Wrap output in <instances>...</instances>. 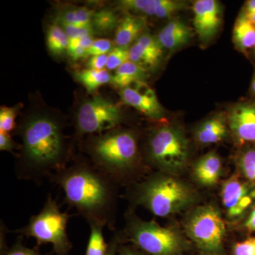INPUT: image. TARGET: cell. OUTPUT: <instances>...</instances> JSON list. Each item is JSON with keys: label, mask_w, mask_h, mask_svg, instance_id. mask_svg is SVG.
<instances>
[{"label": "cell", "mask_w": 255, "mask_h": 255, "mask_svg": "<svg viewBox=\"0 0 255 255\" xmlns=\"http://www.w3.org/2000/svg\"><path fill=\"white\" fill-rule=\"evenodd\" d=\"M90 226V236L87 244L85 255H106L108 251L103 236L104 226L97 223H92Z\"/></svg>", "instance_id": "obj_24"}, {"label": "cell", "mask_w": 255, "mask_h": 255, "mask_svg": "<svg viewBox=\"0 0 255 255\" xmlns=\"http://www.w3.org/2000/svg\"><path fill=\"white\" fill-rule=\"evenodd\" d=\"M233 255H255V238L236 243L233 248Z\"/></svg>", "instance_id": "obj_33"}, {"label": "cell", "mask_w": 255, "mask_h": 255, "mask_svg": "<svg viewBox=\"0 0 255 255\" xmlns=\"http://www.w3.org/2000/svg\"><path fill=\"white\" fill-rule=\"evenodd\" d=\"M50 179L63 190L65 201L86 219L114 229L118 184L93 164L78 161L57 171Z\"/></svg>", "instance_id": "obj_1"}, {"label": "cell", "mask_w": 255, "mask_h": 255, "mask_svg": "<svg viewBox=\"0 0 255 255\" xmlns=\"http://www.w3.org/2000/svg\"><path fill=\"white\" fill-rule=\"evenodd\" d=\"M93 41L94 40L92 38V36L69 39L68 53H70V52L80 48L88 50L91 47Z\"/></svg>", "instance_id": "obj_35"}, {"label": "cell", "mask_w": 255, "mask_h": 255, "mask_svg": "<svg viewBox=\"0 0 255 255\" xmlns=\"http://www.w3.org/2000/svg\"><path fill=\"white\" fill-rule=\"evenodd\" d=\"M129 60V48L116 46L108 54L107 68L117 70L119 67Z\"/></svg>", "instance_id": "obj_29"}, {"label": "cell", "mask_w": 255, "mask_h": 255, "mask_svg": "<svg viewBox=\"0 0 255 255\" xmlns=\"http://www.w3.org/2000/svg\"><path fill=\"white\" fill-rule=\"evenodd\" d=\"M59 24L63 27L69 39L92 36L93 33H95V29L92 27V25L78 26L67 24V23H59Z\"/></svg>", "instance_id": "obj_31"}, {"label": "cell", "mask_w": 255, "mask_h": 255, "mask_svg": "<svg viewBox=\"0 0 255 255\" xmlns=\"http://www.w3.org/2000/svg\"><path fill=\"white\" fill-rule=\"evenodd\" d=\"M69 38L63 27L57 22L48 26L46 33V44L51 54L62 56L68 53Z\"/></svg>", "instance_id": "obj_23"}, {"label": "cell", "mask_w": 255, "mask_h": 255, "mask_svg": "<svg viewBox=\"0 0 255 255\" xmlns=\"http://www.w3.org/2000/svg\"><path fill=\"white\" fill-rule=\"evenodd\" d=\"M146 26L143 16L127 14L119 21L116 31L115 43L117 46L128 48L141 36Z\"/></svg>", "instance_id": "obj_16"}, {"label": "cell", "mask_w": 255, "mask_h": 255, "mask_svg": "<svg viewBox=\"0 0 255 255\" xmlns=\"http://www.w3.org/2000/svg\"><path fill=\"white\" fill-rule=\"evenodd\" d=\"M163 49L157 38L149 33H142L129 48V60L147 71L158 66Z\"/></svg>", "instance_id": "obj_14"}, {"label": "cell", "mask_w": 255, "mask_h": 255, "mask_svg": "<svg viewBox=\"0 0 255 255\" xmlns=\"http://www.w3.org/2000/svg\"><path fill=\"white\" fill-rule=\"evenodd\" d=\"M239 166L245 177L255 184V149H248L242 154Z\"/></svg>", "instance_id": "obj_28"}, {"label": "cell", "mask_w": 255, "mask_h": 255, "mask_svg": "<svg viewBox=\"0 0 255 255\" xmlns=\"http://www.w3.org/2000/svg\"><path fill=\"white\" fill-rule=\"evenodd\" d=\"M122 100L152 120L164 118V110L155 92L145 82H137L121 90Z\"/></svg>", "instance_id": "obj_10"}, {"label": "cell", "mask_w": 255, "mask_h": 255, "mask_svg": "<svg viewBox=\"0 0 255 255\" xmlns=\"http://www.w3.org/2000/svg\"><path fill=\"white\" fill-rule=\"evenodd\" d=\"M17 147L16 142L13 140L9 133L0 132V150L11 152Z\"/></svg>", "instance_id": "obj_37"}, {"label": "cell", "mask_w": 255, "mask_h": 255, "mask_svg": "<svg viewBox=\"0 0 255 255\" xmlns=\"http://www.w3.org/2000/svg\"><path fill=\"white\" fill-rule=\"evenodd\" d=\"M254 49H255V48H254Z\"/></svg>", "instance_id": "obj_45"}, {"label": "cell", "mask_w": 255, "mask_h": 255, "mask_svg": "<svg viewBox=\"0 0 255 255\" xmlns=\"http://www.w3.org/2000/svg\"><path fill=\"white\" fill-rule=\"evenodd\" d=\"M123 121L119 106L103 97L85 101L79 108L76 130L79 135H94L114 130Z\"/></svg>", "instance_id": "obj_9"}, {"label": "cell", "mask_w": 255, "mask_h": 255, "mask_svg": "<svg viewBox=\"0 0 255 255\" xmlns=\"http://www.w3.org/2000/svg\"><path fill=\"white\" fill-rule=\"evenodd\" d=\"M145 255L142 254L140 251L134 249V248H130L128 246H124L122 245H119L118 251H117V255Z\"/></svg>", "instance_id": "obj_39"}, {"label": "cell", "mask_w": 255, "mask_h": 255, "mask_svg": "<svg viewBox=\"0 0 255 255\" xmlns=\"http://www.w3.org/2000/svg\"><path fill=\"white\" fill-rule=\"evenodd\" d=\"M233 40L236 48L247 53L255 47V26L247 17L244 11L238 16L233 32Z\"/></svg>", "instance_id": "obj_19"}, {"label": "cell", "mask_w": 255, "mask_h": 255, "mask_svg": "<svg viewBox=\"0 0 255 255\" xmlns=\"http://www.w3.org/2000/svg\"><path fill=\"white\" fill-rule=\"evenodd\" d=\"M16 108L1 107L0 109V132L9 133L15 128Z\"/></svg>", "instance_id": "obj_30"}, {"label": "cell", "mask_w": 255, "mask_h": 255, "mask_svg": "<svg viewBox=\"0 0 255 255\" xmlns=\"http://www.w3.org/2000/svg\"><path fill=\"white\" fill-rule=\"evenodd\" d=\"M187 3L175 0H157L155 16L159 18H169L178 11L184 9Z\"/></svg>", "instance_id": "obj_27"}, {"label": "cell", "mask_w": 255, "mask_h": 255, "mask_svg": "<svg viewBox=\"0 0 255 255\" xmlns=\"http://www.w3.org/2000/svg\"><path fill=\"white\" fill-rule=\"evenodd\" d=\"M255 11V0H249L247 1L246 8H245V12H253Z\"/></svg>", "instance_id": "obj_42"}, {"label": "cell", "mask_w": 255, "mask_h": 255, "mask_svg": "<svg viewBox=\"0 0 255 255\" xmlns=\"http://www.w3.org/2000/svg\"><path fill=\"white\" fill-rule=\"evenodd\" d=\"M246 226L250 231H255V206L251 211L248 221H246Z\"/></svg>", "instance_id": "obj_41"}, {"label": "cell", "mask_w": 255, "mask_h": 255, "mask_svg": "<svg viewBox=\"0 0 255 255\" xmlns=\"http://www.w3.org/2000/svg\"><path fill=\"white\" fill-rule=\"evenodd\" d=\"M221 171L222 163L221 159L214 152L203 156L194 167V174L196 180L206 187L214 186L218 182Z\"/></svg>", "instance_id": "obj_17"}, {"label": "cell", "mask_w": 255, "mask_h": 255, "mask_svg": "<svg viewBox=\"0 0 255 255\" xmlns=\"http://www.w3.org/2000/svg\"><path fill=\"white\" fill-rule=\"evenodd\" d=\"M119 21L117 15L112 10L103 9L95 13L92 25L95 31L107 33L117 28Z\"/></svg>", "instance_id": "obj_25"}, {"label": "cell", "mask_w": 255, "mask_h": 255, "mask_svg": "<svg viewBox=\"0 0 255 255\" xmlns=\"http://www.w3.org/2000/svg\"><path fill=\"white\" fill-rule=\"evenodd\" d=\"M193 24L201 41L212 39L223 21V8L216 0H197L193 4Z\"/></svg>", "instance_id": "obj_11"}, {"label": "cell", "mask_w": 255, "mask_h": 255, "mask_svg": "<svg viewBox=\"0 0 255 255\" xmlns=\"http://www.w3.org/2000/svg\"><path fill=\"white\" fill-rule=\"evenodd\" d=\"M118 4L122 9L141 13L147 16L155 14L157 0H122Z\"/></svg>", "instance_id": "obj_26"}, {"label": "cell", "mask_w": 255, "mask_h": 255, "mask_svg": "<svg viewBox=\"0 0 255 255\" xmlns=\"http://www.w3.org/2000/svg\"><path fill=\"white\" fill-rule=\"evenodd\" d=\"M87 50L84 49V48H80L74 50L73 51L70 52L68 54L72 60L76 61V60L82 59V58H87Z\"/></svg>", "instance_id": "obj_40"}, {"label": "cell", "mask_w": 255, "mask_h": 255, "mask_svg": "<svg viewBox=\"0 0 255 255\" xmlns=\"http://www.w3.org/2000/svg\"><path fill=\"white\" fill-rule=\"evenodd\" d=\"M245 14H246L247 17H248V19L251 21L252 23L255 26V11H253V12L246 13L244 11Z\"/></svg>", "instance_id": "obj_43"}, {"label": "cell", "mask_w": 255, "mask_h": 255, "mask_svg": "<svg viewBox=\"0 0 255 255\" xmlns=\"http://www.w3.org/2000/svg\"><path fill=\"white\" fill-rule=\"evenodd\" d=\"M193 36L192 29L180 19H174L167 23L157 38L164 49L174 51L185 46Z\"/></svg>", "instance_id": "obj_15"}, {"label": "cell", "mask_w": 255, "mask_h": 255, "mask_svg": "<svg viewBox=\"0 0 255 255\" xmlns=\"http://www.w3.org/2000/svg\"><path fill=\"white\" fill-rule=\"evenodd\" d=\"M112 76L107 70L92 69L80 70L75 75V79L90 92H95L102 85L112 82Z\"/></svg>", "instance_id": "obj_21"}, {"label": "cell", "mask_w": 255, "mask_h": 255, "mask_svg": "<svg viewBox=\"0 0 255 255\" xmlns=\"http://www.w3.org/2000/svg\"><path fill=\"white\" fill-rule=\"evenodd\" d=\"M251 90L253 95L255 96V75L254 78H253V82H252Z\"/></svg>", "instance_id": "obj_44"}, {"label": "cell", "mask_w": 255, "mask_h": 255, "mask_svg": "<svg viewBox=\"0 0 255 255\" xmlns=\"http://www.w3.org/2000/svg\"><path fill=\"white\" fill-rule=\"evenodd\" d=\"M95 13L93 10L84 6L67 8L58 14L55 22L78 26H90Z\"/></svg>", "instance_id": "obj_22"}, {"label": "cell", "mask_w": 255, "mask_h": 255, "mask_svg": "<svg viewBox=\"0 0 255 255\" xmlns=\"http://www.w3.org/2000/svg\"><path fill=\"white\" fill-rule=\"evenodd\" d=\"M147 159L152 165L168 173L182 170L189 155V142L184 132L173 126H162L151 132Z\"/></svg>", "instance_id": "obj_7"}, {"label": "cell", "mask_w": 255, "mask_h": 255, "mask_svg": "<svg viewBox=\"0 0 255 255\" xmlns=\"http://www.w3.org/2000/svg\"><path fill=\"white\" fill-rule=\"evenodd\" d=\"M195 196L180 181L164 175L149 177L138 184L131 199L156 216L167 217L183 211L194 203Z\"/></svg>", "instance_id": "obj_4"}, {"label": "cell", "mask_w": 255, "mask_h": 255, "mask_svg": "<svg viewBox=\"0 0 255 255\" xmlns=\"http://www.w3.org/2000/svg\"><path fill=\"white\" fill-rule=\"evenodd\" d=\"M228 133V124L221 116H216L201 124L196 132V138L201 144L216 143Z\"/></svg>", "instance_id": "obj_18"}, {"label": "cell", "mask_w": 255, "mask_h": 255, "mask_svg": "<svg viewBox=\"0 0 255 255\" xmlns=\"http://www.w3.org/2000/svg\"><path fill=\"white\" fill-rule=\"evenodd\" d=\"M107 55H95L90 57L87 63V69L92 70H105L107 64Z\"/></svg>", "instance_id": "obj_36"}, {"label": "cell", "mask_w": 255, "mask_h": 255, "mask_svg": "<svg viewBox=\"0 0 255 255\" xmlns=\"http://www.w3.org/2000/svg\"><path fill=\"white\" fill-rule=\"evenodd\" d=\"M135 132L114 129L92 136L86 150L94 164L117 184H122L138 166V148Z\"/></svg>", "instance_id": "obj_3"}, {"label": "cell", "mask_w": 255, "mask_h": 255, "mask_svg": "<svg viewBox=\"0 0 255 255\" xmlns=\"http://www.w3.org/2000/svg\"><path fill=\"white\" fill-rule=\"evenodd\" d=\"M147 78V70L128 60L116 70L111 83L123 90L132 84L145 82Z\"/></svg>", "instance_id": "obj_20"}, {"label": "cell", "mask_w": 255, "mask_h": 255, "mask_svg": "<svg viewBox=\"0 0 255 255\" xmlns=\"http://www.w3.org/2000/svg\"><path fill=\"white\" fill-rule=\"evenodd\" d=\"M228 122L239 143L255 142V103L235 106L228 114Z\"/></svg>", "instance_id": "obj_13"}, {"label": "cell", "mask_w": 255, "mask_h": 255, "mask_svg": "<svg viewBox=\"0 0 255 255\" xmlns=\"http://www.w3.org/2000/svg\"><path fill=\"white\" fill-rule=\"evenodd\" d=\"M70 217L68 213L61 211L57 201L50 194L41 211L32 216L26 226L15 232L35 238L36 249L42 245L51 244L55 255H68L73 248L67 233Z\"/></svg>", "instance_id": "obj_5"}, {"label": "cell", "mask_w": 255, "mask_h": 255, "mask_svg": "<svg viewBox=\"0 0 255 255\" xmlns=\"http://www.w3.org/2000/svg\"><path fill=\"white\" fill-rule=\"evenodd\" d=\"M120 244V240H119L118 234L117 233L114 235L112 239L111 240L110 243H109L108 251H107V255H117V251H118V248Z\"/></svg>", "instance_id": "obj_38"}, {"label": "cell", "mask_w": 255, "mask_h": 255, "mask_svg": "<svg viewBox=\"0 0 255 255\" xmlns=\"http://www.w3.org/2000/svg\"><path fill=\"white\" fill-rule=\"evenodd\" d=\"M113 49V43L107 38L94 40L91 47L87 50V58L95 55H107Z\"/></svg>", "instance_id": "obj_32"}, {"label": "cell", "mask_w": 255, "mask_h": 255, "mask_svg": "<svg viewBox=\"0 0 255 255\" xmlns=\"http://www.w3.org/2000/svg\"><path fill=\"white\" fill-rule=\"evenodd\" d=\"M185 231L191 241L205 255H223L226 223L214 206H201L189 216Z\"/></svg>", "instance_id": "obj_8"}, {"label": "cell", "mask_w": 255, "mask_h": 255, "mask_svg": "<svg viewBox=\"0 0 255 255\" xmlns=\"http://www.w3.org/2000/svg\"><path fill=\"white\" fill-rule=\"evenodd\" d=\"M221 198L228 215L231 218L241 216L251 205L255 199V189L237 177H233L223 184Z\"/></svg>", "instance_id": "obj_12"}, {"label": "cell", "mask_w": 255, "mask_h": 255, "mask_svg": "<svg viewBox=\"0 0 255 255\" xmlns=\"http://www.w3.org/2000/svg\"><path fill=\"white\" fill-rule=\"evenodd\" d=\"M22 154L16 169L20 179L40 183L66 167L67 147L60 124L51 117L35 116L20 130Z\"/></svg>", "instance_id": "obj_2"}, {"label": "cell", "mask_w": 255, "mask_h": 255, "mask_svg": "<svg viewBox=\"0 0 255 255\" xmlns=\"http://www.w3.org/2000/svg\"><path fill=\"white\" fill-rule=\"evenodd\" d=\"M127 219L124 236L117 233L121 243L132 242L150 255H180L188 248L184 238L173 228L162 227L154 221H142L132 215Z\"/></svg>", "instance_id": "obj_6"}, {"label": "cell", "mask_w": 255, "mask_h": 255, "mask_svg": "<svg viewBox=\"0 0 255 255\" xmlns=\"http://www.w3.org/2000/svg\"><path fill=\"white\" fill-rule=\"evenodd\" d=\"M1 255H42L41 253H38L37 249H30V248H26L23 246L22 241L21 239H18L16 243L8 248L6 251L4 252V254Z\"/></svg>", "instance_id": "obj_34"}]
</instances>
